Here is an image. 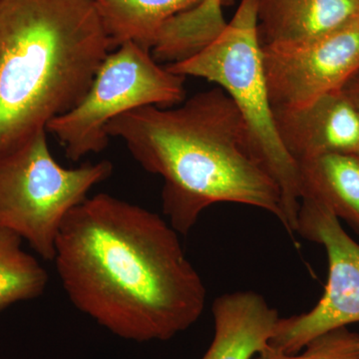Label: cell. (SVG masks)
Here are the masks:
<instances>
[{
	"instance_id": "1",
	"label": "cell",
	"mask_w": 359,
	"mask_h": 359,
	"mask_svg": "<svg viewBox=\"0 0 359 359\" xmlns=\"http://www.w3.org/2000/svg\"><path fill=\"white\" fill-rule=\"evenodd\" d=\"M179 235L156 212L98 194L67 215L52 262L73 306L99 325L166 341L197 323L207 299Z\"/></svg>"
},
{
	"instance_id": "2",
	"label": "cell",
	"mask_w": 359,
	"mask_h": 359,
	"mask_svg": "<svg viewBox=\"0 0 359 359\" xmlns=\"http://www.w3.org/2000/svg\"><path fill=\"white\" fill-rule=\"evenodd\" d=\"M144 170L164 180L163 212L181 235L218 203L264 210L285 226L280 188L252 154L231 97L216 86L172 109L138 108L106 127Z\"/></svg>"
},
{
	"instance_id": "3",
	"label": "cell",
	"mask_w": 359,
	"mask_h": 359,
	"mask_svg": "<svg viewBox=\"0 0 359 359\" xmlns=\"http://www.w3.org/2000/svg\"><path fill=\"white\" fill-rule=\"evenodd\" d=\"M111 50L94 0H0V154L81 102Z\"/></svg>"
},
{
	"instance_id": "4",
	"label": "cell",
	"mask_w": 359,
	"mask_h": 359,
	"mask_svg": "<svg viewBox=\"0 0 359 359\" xmlns=\"http://www.w3.org/2000/svg\"><path fill=\"white\" fill-rule=\"evenodd\" d=\"M259 0H241L233 20L199 53L167 69L216 84L237 106L249 133L252 154L280 188L285 230L297 233L302 198L299 164L276 131L257 32Z\"/></svg>"
},
{
	"instance_id": "5",
	"label": "cell",
	"mask_w": 359,
	"mask_h": 359,
	"mask_svg": "<svg viewBox=\"0 0 359 359\" xmlns=\"http://www.w3.org/2000/svg\"><path fill=\"white\" fill-rule=\"evenodd\" d=\"M109 161L67 169L54 159L41 130L0 154V228L20 236L46 261H53L59 230L94 186L109 178Z\"/></svg>"
},
{
	"instance_id": "6",
	"label": "cell",
	"mask_w": 359,
	"mask_h": 359,
	"mask_svg": "<svg viewBox=\"0 0 359 359\" xmlns=\"http://www.w3.org/2000/svg\"><path fill=\"white\" fill-rule=\"evenodd\" d=\"M185 81L186 77L161 67L151 51L128 42L108 54L81 102L51 120L46 131L58 139L66 157L77 162L107 148L106 127L120 115L183 103Z\"/></svg>"
},
{
	"instance_id": "7",
	"label": "cell",
	"mask_w": 359,
	"mask_h": 359,
	"mask_svg": "<svg viewBox=\"0 0 359 359\" xmlns=\"http://www.w3.org/2000/svg\"><path fill=\"white\" fill-rule=\"evenodd\" d=\"M297 233L325 247L328 278L313 309L276 323L269 344L287 354L299 353L325 332L359 323V244L327 205L311 197L301 201Z\"/></svg>"
},
{
	"instance_id": "8",
	"label": "cell",
	"mask_w": 359,
	"mask_h": 359,
	"mask_svg": "<svg viewBox=\"0 0 359 359\" xmlns=\"http://www.w3.org/2000/svg\"><path fill=\"white\" fill-rule=\"evenodd\" d=\"M262 48L271 106L299 107L344 89L359 70V18L306 43Z\"/></svg>"
},
{
	"instance_id": "9",
	"label": "cell",
	"mask_w": 359,
	"mask_h": 359,
	"mask_svg": "<svg viewBox=\"0 0 359 359\" xmlns=\"http://www.w3.org/2000/svg\"><path fill=\"white\" fill-rule=\"evenodd\" d=\"M276 131L292 159L359 156V111L344 90L292 108H273Z\"/></svg>"
},
{
	"instance_id": "10",
	"label": "cell",
	"mask_w": 359,
	"mask_h": 359,
	"mask_svg": "<svg viewBox=\"0 0 359 359\" xmlns=\"http://www.w3.org/2000/svg\"><path fill=\"white\" fill-rule=\"evenodd\" d=\"M359 18L358 0H259L262 47L313 41Z\"/></svg>"
},
{
	"instance_id": "11",
	"label": "cell",
	"mask_w": 359,
	"mask_h": 359,
	"mask_svg": "<svg viewBox=\"0 0 359 359\" xmlns=\"http://www.w3.org/2000/svg\"><path fill=\"white\" fill-rule=\"evenodd\" d=\"M214 339L202 359H252L269 346L278 311L252 290L219 295L212 304Z\"/></svg>"
},
{
	"instance_id": "12",
	"label": "cell",
	"mask_w": 359,
	"mask_h": 359,
	"mask_svg": "<svg viewBox=\"0 0 359 359\" xmlns=\"http://www.w3.org/2000/svg\"><path fill=\"white\" fill-rule=\"evenodd\" d=\"M299 168L302 198L320 201L359 233V156L321 155Z\"/></svg>"
},
{
	"instance_id": "13",
	"label": "cell",
	"mask_w": 359,
	"mask_h": 359,
	"mask_svg": "<svg viewBox=\"0 0 359 359\" xmlns=\"http://www.w3.org/2000/svg\"><path fill=\"white\" fill-rule=\"evenodd\" d=\"M202 0H94L111 49L132 42L152 50L161 28Z\"/></svg>"
},
{
	"instance_id": "14",
	"label": "cell",
	"mask_w": 359,
	"mask_h": 359,
	"mask_svg": "<svg viewBox=\"0 0 359 359\" xmlns=\"http://www.w3.org/2000/svg\"><path fill=\"white\" fill-rule=\"evenodd\" d=\"M222 4L223 0H202L168 20L156 37L153 58L169 65L202 51L226 27Z\"/></svg>"
},
{
	"instance_id": "15",
	"label": "cell",
	"mask_w": 359,
	"mask_h": 359,
	"mask_svg": "<svg viewBox=\"0 0 359 359\" xmlns=\"http://www.w3.org/2000/svg\"><path fill=\"white\" fill-rule=\"evenodd\" d=\"M22 238L0 228V311L40 297L49 282L46 269L21 248Z\"/></svg>"
},
{
	"instance_id": "16",
	"label": "cell",
	"mask_w": 359,
	"mask_h": 359,
	"mask_svg": "<svg viewBox=\"0 0 359 359\" xmlns=\"http://www.w3.org/2000/svg\"><path fill=\"white\" fill-rule=\"evenodd\" d=\"M252 359H359V334L339 327L311 340L301 354L285 353L269 344Z\"/></svg>"
},
{
	"instance_id": "17",
	"label": "cell",
	"mask_w": 359,
	"mask_h": 359,
	"mask_svg": "<svg viewBox=\"0 0 359 359\" xmlns=\"http://www.w3.org/2000/svg\"><path fill=\"white\" fill-rule=\"evenodd\" d=\"M344 92L359 111V70L344 87Z\"/></svg>"
},
{
	"instance_id": "18",
	"label": "cell",
	"mask_w": 359,
	"mask_h": 359,
	"mask_svg": "<svg viewBox=\"0 0 359 359\" xmlns=\"http://www.w3.org/2000/svg\"><path fill=\"white\" fill-rule=\"evenodd\" d=\"M358 1H359V0H358Z\"/></svg>"
}]
</instances>
